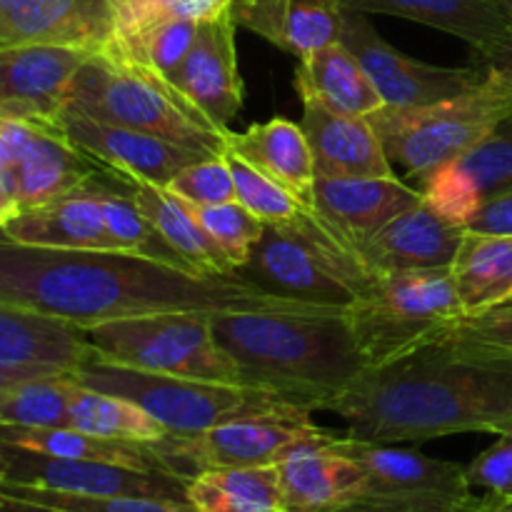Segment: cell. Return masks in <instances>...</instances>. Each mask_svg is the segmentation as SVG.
<instances>
[{"mask_svg": "<svg viewBox=\"0 0 512 512\" xmlns=\"http://www.w3.org/2000/svg\"><path fill=\"white\" fill-rule=\"evenodd\" d=\"M220 348L240 370V385L265 390L293 408L333 410L368 368L348 308L325 313L210 315Z\"/></svg>", "mask_w": 512, "mask_h": 512, "instance_id": "obj_3", "label": "cell"}, {"mask_svg": "<svg viewBox=\"0 0 512 512\" xmlns=\"http://www.w3.org/2000/svg\"><path fill=\"white\" fill-rule=\"evenodd\" d=\"M440 338L465 353L512 360V310H493L478 318H460Z\"/></svg>", "mask_w": 512, "mask_h": 512, "instance_id": "obj_41", "label": "cell"}, {"mask_svg": "<svg viewBox=\"0 0 512 512\" xmlns=\"http://www.w3.org/2000/svg\"><path fill=\"white\" fill-rule=\"evenodd\" d=\"M95 178V175H93ZM5 238L25 245L60 250H115L103 208L90 183L38 208L20 210L0 228Z\"/></svg>", "mask_w": 512, "mask_h": 512, "instance_id": "obj_24", "label": "cell"}, {"mask_svg": "<svg viewBox=\"0 0 512 512\" xmlns=\"http://www.w3.org/2000/svg\"><path fill=\"white\" fill-rule=\"evenodd\" d=\"M90 53L55 43L0 45V115L60 128L68 90Z\"/></svg>", "mask_w": 512, "mask_h": 512, "instance_id": "obj_13", "label": "cell"}, {"mask_svg": "<svg viewBox=\"0 0 512 512\" xmlns=\"http://www.w3.org/2000/svg\"><path fill=\"white\" fill-rule=\"evenodd\" d=\"M0 493L65 512H198L190 503H178V500L135 498V495H75L18 483H0Z\"/></svg>", "mask_w": 512, "mask_h": 512, "instance_id": "obj_39", "label": "cell"}, {"mask_svg": "<svg viewBox=\"0 0 512 512\" xmlns=\"http://www.w3.org/2000/svg\"><path fill=\"white\" fill-rule=\"evenodd\" d=\"M58 125L68 135L70 143L78 145L110 175H118L123 180H145L160 188H168L170 180L188 165L213 158V155L195 153L158 135L100 123V120L70 113V110L60 113Z\"/></svg>", "mask_w": 512, "mask_h": 512, "instance_id": "obj_14", "label": "cell"}, {"mask_svg": "<svg viewBox=\"0 0 512 512\" xmlns=\"http://www.w3.org/2000/svg\"><path fill=\"white\" fill-rule=\"evenodd\" d=\"M63 110L143 130L203 155L223 153L228 133L210 123L168 78L113 45L90 53L80 65Z\"/></svg>", "mask_w": 512, "mask_h": 512, "instance_id": "obj_4", "label": "cell"}, {"mask_svg": "<svg viewBox=\"0 0 512 512\" xmlns=\"http://www.w3.org/2000/svg\"><path fill=\"white\" fill-rule=\"evenodd\" d=\"M95 355L83 328L0 305V363L75 373Z\"/></svg>", "mask_w": 512, "mask_h": 512, "instance_id": "obj_26", "label": "cell"}, {"mask_svg": "<svg viewBox=\"0 0 512 512\" xmlns=\"http://www.w3.org/2000/svg\"><path fill=\"white\" fill-rule=\"evenodd\" d=\"M338 40L363 65L365 75L383 98V105L393 108H413L455 98L475 88L488 73V68L473 63L465 68H445L410 58L375 30L368 15L355 10L343 8Z\"/></svg>", "mask_w": 512, "mask_h": 512, "instance_id": "obj_11", "label": "cell"}, {"mask_svg": "<svg viewBox=\"0 0 512 512\" xmlns=\"http://www.w3.org/2000/svg\"><path fill=\"white\" fill-rule=\"evenodd\" d=\"M118 0H3L0 45L55 43L100 50L115 35Z\"/></svg>", "mask_w": 512, "mask_h": 512, "instance_id": "obj_18", "label": "cell"}, {"mask_svg": "<svg viewBox=\"0 0 512 512\" xmlns=\"http://www.w3.org/2000/svg\"><path fill=\"white\" fill-rule=\"evenodd\" d=\"M88 183L93 188L95 198H98L100 208H103L105 225H108V233L115 250H125V253L143 255V258L160 260V263L173 265V268L188 270V273H198L183 255H178L165 243L163 235L140 213L135 200L128 195V188H118V175H110L108 170H103L95 178H90Z\"/></svg>", "mask_w": 512, "mask_h": 512, "instance_id": "obj_34", "label": "cell"}, {"mask_svg": "<svg viewBox=\"0 0 512 512\" xmlns=\"http://www.w3.org/2000/svg\"><path fill=\"white\" fill-rule=\"evenodd\" d=\"M345 10L408 18L480 50L512 35V13L500 0H340Z\"/></svg>", "mask_w": 512, "mask_h": 512, "instance_id": "obj_27", "label": "cell"}, {"mask_svg": "<svg viewBox=\"0 0 512 512\" xmlns=\"http://www.w3.org/2000/svg\"><path fill=\"white\" fill-rule=\"evenodd\" d=\"M0 305L78 328L165 313H325L268 293L243 275H200L125 250H60L0 233Z\"/></svg>", "mask_w": 512, "mask_h": 512, "instance_id": "obj_1", "label": "cell"}, {"mask_svg": "<svg viewBox=\"0 0 512 512\" xmlns=\"http://www.w3.org/2000/svg\"><path fill=\"white\" fill-rule=\"evenodd\" d=\"M223 158L228 163L230 173H233L235 200L245 205L265 225H283L308 208L293 193H288L283 185L260 173L258 168H253L248 160H243L233 150L223 148Z\"/></svg>", "mask_w": 512, "mask_h": 512, "instance_id": "obj_38", "label": "cell"}, {"mask_svg": "<svg viewBox=\"0 0 512 512\" xmlns=\"http://www.w3.org/2000/svg\"><path fill=\"white\" fill-rule=\"evenodd\" d=\"M168 190L190 205H223L235 200V183L223 153L203 158L180 170Z\"/></svg>", "mask_w": 512, "mask_h": 512, "instance_id": "obj_42", "label": "cell"}, {"mask_svg": "<svg viewBox=\"0 0 512 512\" xmlns=\"http://www.w3.org/2000/svg\"><path fill=\"white\" fill-rule=\"evenodd\" d=\"M225 148L248 160L253 168L283 185L300 203L313 205L315 165L308 138L298 123L273 118L243 133H225Z\"/></svg>", "mask_w": 512, "mask_h": 512, "instance_id": "obj_28", "label": "cell"}, {"mask_svg": "<svg viewBox=\"0 0 512 512\" xmlns=\"http://www.w3.org/2000/svg\"><path fill=\"white\" fill-rule=\"evenodd\" d=\"M465 473L470 488H480L493 495L512 493V435H498L490 448L465 465Z\"/></svg>", "mask_w": 512, "mask_h": 512, "instance_id": "obj_44", "label": "cell"}, {"mask_svg": "<svg viewBox=\"0 0 512 512\" xmlns=\"http://www.w3.org/2000/svg\"><path fill=\"white\" fill-rule=\"evenodd\" d=\"M68 428L83 430L105 440H125V443H158L168 430L150 418L143 408L118 395L98 393L75 383L68 408Z\"/></svg>", "mask_w": 512, "mask_h": 512, "instance_id": "obj_35", "label": "cell"}, {"mask_svg": "<svg viewBox=\"0 0 512 512\" xmlns=\"http://www.w3.org/2000/svg\"><path fill=\"white\" fill-rule=\"evenodd\" d=\"M75 380L70 373L30 378L0 395V425L58 428L68 425Z\"/></svg>", "mask_w": 512, "mask_h": 512, "instance_id": "obj_36", "label": "cell"}, {"mask_svg": "<svg viewBox=\"0 0 512 512\" xmlns=\"http://www.w3.org/2000/svg\"><path fill=\"white\" fill-rule=\"evenodd\" d=\"M340 448L363 465L368 478L365 495L440 493L455 498L473 495L465 465L453 460L430 458L418 448H403V445L365 443L350 438L348 433L340 440Z\"/></svg>", "mask_w": 512, "mask_h": 512, "instance_id": "obj_21", "label": "cell"}, {"mask_svg": "<svg viewBox=\"0 0 512 512\" xmlns=\"http://www.w3.org/2000/svg\"><path fill=\"white\" fill-rule=\"evenodd\" d=\"M230 8H233V0H173L165 18H188L195 23H205V20L230 13Z\"/></svg>", "mask_w": 512, "mask_h": 512, "instance_id": "obj_46", "label": "cell"}, {"mask_svg": "<svg viewBox=\"0 0 512 512\" xmlns=\"http://www.w3.org/2000/svg\"><path fill=\"white\" fill-rule=\"evenodd\" d=\"M340 440L298 450L278 463L285 512H343L363 498L368 490L365 470L340 448Z\"/></svg>", "mask_w": 512, "mask_h": 512, "instance_id": "obj_20", "label": "cell"}, {"mask_svg": "<svg viewBox=\"0 0 512 512\" xmlns=\"http://www.w3.org/2000/svg\"><path fill=\"white\" fill-rule=\"evenodd\" d=\"M8 460L5 483L33 485L75 495H135L188 503V480L165 470H138L103 460L50 458L3 445Z\"/></svg>", "mask_w": 512, "mask_h": 512, "instance_id": "obj_12", "label": "cell"}, {"mask_svg": "<svg viewBox=\"0 0 512 512\" xmlns=\"http://www.w3.org/2000/svg\"><path fill=\"white\" fill-rule=\"evenodd\" d=\"M340 438L315 425L310 413L283 410L230 420L195 435H165L150 448L168 473L190 480L203 470L278 465L298 450L335 445Z\"/></svg>", "mask_w": 512, "mask_h": 512, "instance_id": "obj_10", "label": "cell"}, {"mask_svg": "<svg viewBox=\"0 0 512 512\" xmlns=\"http://www.w3.org/2000/svg\"><path fill=\"white\" fill-rule=\"evenodd\" d=\"M0 512H65V510L50 508V505L30 503V500L15 498V495L0 493Z\"/></svg>", "mask_w": 512, "mask_h": 512, "instance_id": "obj_49", "label": "cell"}, {"mask_svg": "<svg viewBox=\"0 0 512 512\" xmlns=\"http://www.w3.org/2000/svg\"><path fill=\"white\" fill-rule=\"evenodd\" d=\"M423 193L393 178H315L313 205L330 233L360 250L380 228L415 208Z\"/></svg>", "mask_w": 512, "mask_h": 512, "instance_id": "obj_17", "label": "cell"}, {"mask_svg": "<svg viewBox=\"0 0 512 512\" xmlns=\"http://www.w3.org/2000/svg\"><path fill=\"white\" fill-rule=\"evenodd\" d=\"M190 208H193L200 225L208 230L210 238L223 248V253L228 255L230 263L235 265V270L243 268V265L248 263L253 248L258 245V240L263 238V220L255 218V215L250 213L245 205H240L238 200L223 205H190Z\"/></svg>", "mask_w": 512, "mask_h": 512, "instance_id": "obj_40", "label": "cell"}, {"mask_svg": "<svg viewBox=\"0 0 512 512\" xmlns=\"http://www.w3.org/2000/svg\"><path fill=\"white\" fill-rule=\"evenodd\" d=\"M500 3H503V5H505V8H508V10H510V13H512V0H500Z\"/></svg>", "mask_w": 512, "mask_h": 512, "instance_id": "obj_53", "label": "cell"}, {"mask_svg": "<svg viewBox=\"0 0 512 512\" xmlns=\"http://www.w3.org/2000/svg\"><path fill=\"white\" fill-rule=\"evenodd\" d=\"M238 275L283 298L338 308H348L378 278L358 250L325 228L313 208L283 225H265Z\"/></svg>", "mask_w": 512, "mask_h": 512, "instance_id": "obj_6", "label": "cell"}, {"mask_svg": "<svg viewBox=\"0 0 512 512\" xmlns=\"http://www.w3.org/2000/svg\"><path fill=\"white\" fill-rule=\"evenodd\" d=\"M455 290L465 318H478L512 303V235L470 233L455 253Z\"/></svg>", "mask_w": 512, "mask_h": 512, "instance_id": "obj_31", "label": "cell"}, {"mask_svg": "<svg viewBox=\"0 0 512 512\" xmlns=\"http://www.w3.org/2000/svg\"><path fill=\"white\" fill-rule=\"evenodd\" d=\"M500 310H512V303H510V305H505V308H500Z\"/></svg>", "mask_w": 512, "mask_h": 512, "instance_id": "obj_54", "label": "cell"}, {"mask_svg": "<svg viewBox=\"0 0 512 512\" xmlns=\"http://www.w3.org/2000/svg\"><path fill=\"white\" fill-rule=\"evenodd\" d=\"M18 213H20V208L13 198V190H10L5 175L0 173V228H3L8 220H13Z\"/></svg>", "mask_w": 512, "mask_h": 512, "instance_id": "obj_50", "label": "cell"}, {"mask_svg": "<svg viewBox=\"0 0 512 512\" xmlns=\"http://www.w3.org/2000/svg\"><path fill=\"white\" fill-rule=\"evenodd\" d=\"M5 478H8V460H5V450L0 445V483H5Z\"/></svg>", "mask_w": 512, "mask_h": 512, "instance_id": "obj_52", "label": "cell"}, {"mask_svg": "<svg viewBox=\"0 0 512 512\" xmlns=\"http://www.w3.org/2000/svg\"><path fill=\"white\" fill-rule=\"evenodd\" d=\"M200 23L188 18H163L128 38H115L108 45L118 48L128 58L148 65L163 78H173L175 70L183 65L198 38Z\"/></svg>", "mask_w": 512, "mask_h": 512, "instance_id": "obj_37", "label": "cell"}, {"mask_svg": "<svg viewBox=\"0 0 512 512\" xmlns=\"http://www.w3.org/2000/svg\"><path fill=\"white\" fill-rule=\"evenodd\" d=\"M123 180V178H120ZM128 195L135 200L140 213L150 220L165 243L183 255L198 273L203 275H230L238 273L218 243L210 238L208 230L195 218L193 208L183 198L170 193L168 188L145 183V180H123Z\"/></svg>", "mask_w": 512, "mask_h": 512, "instance_id": "obj_30", "label": "cell"}, {"mask_svg": "<svg viewBox=\"0 0 512 512\" xmlns=\"http://www.w3.org/2000/svg\"><path fill=\"white\" fill-rule=\"evenodd\" d=\"M470 63L483 65V68H495L512 78V35L500 40V43L488 45V48L473 50V60Z\"/></svg>", "mask_w": 512, "mask_h": 512, "instance_id": "obj_47", "label": "cell"}, {"mask_svg": "<svg viewBox=\"0 0 512 512\" xmlns=\"http://www.w3.org/2000/svg\"><path fill=\"white\" fill-rule=\"evenodd\" d=\"M98 173H103V168L70 143L63 130L55 125H38L13 173L8 175V183L18 208L28 210L73 193Z\"/></svg>", "mask_w": 512, "mask_h": 512, "instance_id": "obj_23", "label": "cell"}, {"mask_svg": "<svg viewBox=\"0 0 512 512\" xmlns=\"http://www.w3.org/2000/svg\"><path fill=\"white\" fill-rule=\"evenodd\" d=\"M198 512H285L278 465L203 470L188 480Z\"/></svg>", "mask_w": 512, "mask_h": 512, "instance_id": "obj_33", "label": "cell"}, {"mask_svg": "<svg viewBox=\"0 0 512 512\" xmlns=\"http://www.w3.org/2000/svg\"><path fill=\"white\" fill-rule=\"evenodd\" d=\"M235 28L238 23L233 13L200 23L188 58L170 78V83L220 130H230V120L240 113L245 100L243 80L238 73Z\"/></svg>", "mask_w": 512, "mask_h": 512, "instance_id": "obj_16", "label": "cell"}, {"mask_svg": "<svg viewBox=\"0 0 512 512\" xmlns=\"http://www.w3.org/2000/svg\"><path fill=\"white\" fill-rule=\"evenodd\" d=\"M305 138L315 178H393V163L368 115H338L305 105Z\"/></svg>", "mask_w": 512, "mask_h": 512, "instance_id": "obj_22", "label": "cell"}, {"mask_svg": "<svg viewBox=\"0 0 512 512\" xmlns=\"http://www.w3.org/2000/svg\"><path fill=\"white\" fill-rule=\"evenodd\" d=\"M478 498H455L440 493L363 495L343 512H473Z\"/></svg>", "mask_w": 512, "mask_h": 512, "instance_id": "obj_43", "label": "cell"}, {"mask_svg": "<svg viewBox=\"0 0 512 512\" xmlns=\"http://www.w3.org/2000/svg\"><path fill=\"white\" fill-rule=\"evenodd\" d=\"M235 23L253 30L295 58L315 53L340 38V0H233Z\"/></svg>", "mask_w": 512, "mask_h": 512, "instance_id": "obj_25", "label": "cell"}, {"mask_svg": "<svg viewBox=\"0 0 512 512\" xmlns=\"http://www.w3.org/2000/svg\"><path fill=\"white\" fill-rule=\"evenodd\" d=\"M53 373H60V370L33 368V365H5V363H0V395H3L5 390L15 388V385L25 383V380L40 378V375H53Z\"/></svg>", "mask_w": 512, "mask_h": 512, "instance_id": "obj_48", "label": "cell"}, {"mask_svg": "<svg viewBox=\"0 0 512 512\" xmlns=\"http://www.w3.org/2000/svg\"><path fill=\"white\" fill-rule=\"evenodd\" d=\"M465 230L488 235H512V190L480 205L473 218L465 223Z\"/></svg>", "mask_w": 512, "mask_h": 512, "instance_id": "obj_45", "label": "cell"}, {"mask_svg": "<svg viewBox=\"0 0 512 512\" xmlns=\"http://www.w3.org/2000/svg\"><path fill=\"white\" fill-rule=\"evenodd\" d=\"M512 190V113L475 148L420 183L425 203L463 225L480 205Z\"/></svg>", "mask_w": 512, "mask_h": 512, "instance_id": "obj_15", "label": "cell"}, {"mask_svg": "<svg viewBox=\"0 0 512 512\" xmlns=\"http://www.w3.org/2000/svg\"><path fill=\"white\" fill-rule=\"evenodd\" d=\"M510 113L512 78L488 68L475 88L455 98L413 108L383 105L368 118L390 163L403 165L408 175L425 183L430 175L475 148Z\"/></svg>", "mask_w": 512, "mask_h": 512, "instance_id": "obj_5", "label": "cell"}, {"mask_svg": "<svg viewBox=\"0 0 512 512\" xmlns=\"http://www.w3.org/2000/svg\"><path fill=\"white\" fill-rule=\"evenodd\" d=\"M460 318L465 315L450 268L378 275L348 305L350 328L368 368L415 353Z\"/></svg>", "mask_w": 512, "mask_h": 512, "instance_id": "obj_8", "label": "cell"}, {"mask_svg": "<svg viewBox=\"0 0 512 512\" xmlns=\"http://www.w3.org/2000/svg\"><path fill=\"white\" fill-rule=\"evenodd\" d=\"M463 238V225L445 218L423 198L365 240L358 255L373 275L450 268Z\"/></svg>", "mask_w": 512, "mask_h": 512, "instance_id": "obj_19", "label": "cell"}, {"mask_svg": "<svg viewBox=\"0 0 512 512\" xmlns=\"http://www.w3.org/2000/svg\"><path fill=\"white\" fill-rule=\"evenodd\" d=\"M95 358L148 373L240 385V370L213 335L210 315L165 313L85 328Z\"/></svg>", "mask_w": 512, "mask_h": 512, "instance_id": "obj_9", "label": "cell"}, {"mask_svg": "<svg viewBox=\"0 0 512 512\" xmlns=\"http://www.w3.org/2000/svg\"><path fill=\"white\" fill-rule=\"evenodd\" d=\"M365 443H428L463 433L512 435V360L453 348L443 338L370 368L333 405Z\"/></svg>", "mask_w": 512, "mask_h": 512, "instance_id": "obj_2", "label": "cell"}, {"mask_svg": "<svg viewBox=\"0 0 512 512\" xmlns=\"http://www.w3.org/2000/svg\"><path fill=\"white\" fill-rule=\"evenodd\" d=\"M295 88L303 105H318L338 115H370L383 108V98L363 65L340 40L298 60Z\"/></svg>", "mask_w": 512, "mask_h": 512, "instance_id": "obj_29", "label": "cell"}, {"mask_svg": "<svg viewBox=\"0 0 512 512\" xmlns=\"http://www.w3.org/2000/svg\"><path fill=\"white\" fill-rule=\"evenodd\" d=\"M70 378L83 388L130 400L158 420L168 435H195L230 420L298 410L265 390L148 373L108 363L95 355L70 373Z\"/></svg>", "mask_w": 512, "mask_h": 512, "instance_id": "obj_7", "label": "cell"}, {"mask_svg": "<svg viewBox=\"0 0 512 512\" xmlns=\"http://www.w3.org/2000/svg\"><path fill=\"white\" fill-rule=\"evenodd\" d=\"M473 512H512V493L483 495V498H478V503H475Z\"/></svg>", "mask_w": 512, "mask_h": 512, "instance_id": "obj_51", "label": "cell"}, {"mask_svg": "<svg viewBox=\"0 0 512 512\" xmlns=\"http://www.w3.org/2000/svg\"><path fill=\"white\" fill-rule=\"evenodd\" d=\"M0 445L33 450V453L50 455V458L103 460V463L128 465V468L138 470H165L150 445L95 438V435L68 428V425H58V428L0 425Z\"/></svg>", "mask_w": 512, "mask_h": 512, "instance_id": "obj_32", "label": "cell"}]
</instances>
